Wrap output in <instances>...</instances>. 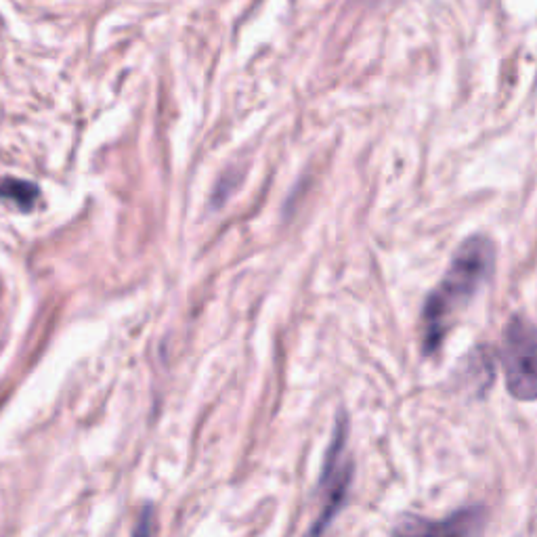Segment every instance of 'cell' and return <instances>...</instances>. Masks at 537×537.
<instances>
[{
  "label": "cell",
  "mask_w": 537,
  "mask_h": 537,
  "mask_svg": "<svg viewBox=\"0 0 537 537\" xmlns=\"http://www.w3.org/2000/svg\"><path fill=\"white\" fill-rule=\"evenodd\" d=\"M483 525V510L466 508L443 521L403 517L395 525V537H475Z\"/></svg>",
  "instance_id": "cell-3"
},
{
  "label": "cell",
  "mask_w": 537,
  "mask_h": 537,
  "mask_svg": "<svg viewBox=\"0 0 537 537\" xmlns=\"http://www.w3.org/2000/svg\"><path fill=\"white\" fill-rule=\"evenodd\" d=\"M496 265V250L485 235H472L454 254L441 284L428 294L422 309V345L426 353L439 349L449 324L464 309Z\"/></svg>",
  "instance_id": "cell-1"
},
{
  "label": "cell",
  "mask_w": 537,
  "mask_h": 537,
  "mask_svg": "<svg viewBox=\"0 0 537 537\" xmlns=\"http://www.w3.org/2000/svg\"><path fill=\"white\" fill-rule=\"evenodd\" d=\"M0 290H3V284H0Z\"/></svg>",
  "instance_id": "cell-6"
},
{
  "label": "cell",
  "mask_w": 537,
  "mask_h": 537,
  "mask_svg": "<svg viewBox=\"0 0 537 537\" xmlns=\"http://www.w3.org/2000/svg\"><path fill=\"white\" fill-rule=\"evenodd\" d=\"M154 533V508L145 506L133 529V537H152Z\"/></svg>",
  "instance_id": "cell-5"
},
{
  "label": "cell",
  "mask_w": 537,
  "mask_h": 537,
  "mask_svg": "<svg viewBox=\"0 0 537 537\" xmlns=\"http://www.w3.org/2000/svg\"><path fill=\"white\" fill-rule=\"evenodd\" d=\"M38 187L24 179L3 177L0 179V200H9L24 212L32 210L38 200Z\"/></svg>",
  "instance_id": "cell-4"
},
{
  "label": "cell",
  "mask_w": 537,
  "mask_h": 537,
  "mask_svg": "<svg viewBox=\"0 0 537 537\" xmlns=\"http://www.w3.org/2000/svg\"><path fill=\"white\" fill-rule=\"evenodd\" d=\"M502 368L512 397L537 401V332L523 317H512L504 330Z\"/></svg>",
  "instance_id": "cell-2"
}]
</instances>
